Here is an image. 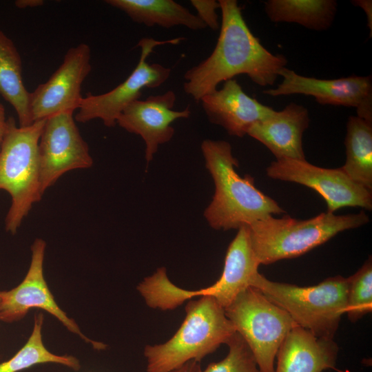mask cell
<instances>
[{
  "label": "cell",
  "instance_id": "6da1fadb",
  "mask_svg": "<svg viewBox=\"0 0 372 372\" xmlns=\"http://www.w3.org/2000/svg\"><path fill=\"white\" fill-rule=\"evenodd\" d=\"M220 34L211 54L184 74L185 92L199 102L221 82L245 74L256 85H273L287 58L273 54L254 36L236 0H219Z\"/></svg>",
  "mask_w": 372,
  "mask_h": 372
},
{
  "label": "cell",
  "instance_id": "7a4b0ae2",
  "mask_svg": "<svg viewBox=\"0 0 372 372\" xmlns=\"http://www.w3.org/2000/svg\"><path fill=\"white\" fill-rule=\"evenodd\" d=\"M201 150L215 185L212 200L204 211L213 229H238L285 212L276 200L255 186L252 176L241 177L236 172L238 162L229 143L206 139L202 142Z\"/></svg>",
  "mask_w": 372,
  "mask_h": 372
},
{
  "label": "cell",
  "instance_id": "3957f363",
  "mask_svg": "<svg viewBox=\"0 0 372 372\" xmlns=\"http://www.w3.org/2000/svg\"><path fill=\"white\" fill-rule=\"evenodd\" d=\"M185 313L183 323L169 340L145 346L147 372H172L189 361L200 362L227 344L236 332L224 308L211 297L189 301Z\"/></svg>",
  "mask_w": 372,
  "mask_h": 372
},
{
  "label": "cell",
  "instance_id": "277c9868",
  "mask_svg": "<svg viewBox=\"0 0 372 372\" xmlns=\"http://www.w3.org/2000/svg\"><path fill=\"white\" fill-rule=\"evenodd\" d=\"M369 222V216L362 211L346 215L323 212L306 220L270 216L247 226L256 257L260 265H269L303 255L338 233Z\"/></svg>",
  "mask_w": 372,
  "mask_h": 372
},
{
  "label": "cell",
  "instance_id": "5b68a950",
  "mask_svg": "<svg viewBox=\"0 0 372 372\" xmlns=\"http://www.w3.org/2000/svg\"><path fill=\"white\" fill-rule=\"evenodd\" d=\"M45 120L17 126L8 118V128L0 149V191L11 196L5 219L6 231L15 234L32 206L41 200L39 141Z\"/></svg>",
  "mask_w": 372,
  "mask_h": 372
},
{
  "label": "cell",
  "instance_id": "8992f818",
  "mask_svg": "<svg viewBox=\"0 0 372 372\" xmlns=\"http://www.w3.org/2000/svg\"><path fill=\"white\" fill-rule=\"evenodd\" d=\"M347 286V278L340 275L317 285L299 287L269 280L260 273L251 285L287 311L298 326L327 338H333L346 313Z\"/></svg>",
  "mask_w": 372,
  "mask_h": 372
},
{
  "label": "cell",
  "instance_id": "52a82bcc",
  "mask_svg": "<svg viewBox=\"0 0 372 372\" xmlns=\"http://www.w3.org/2000/svg\"><path fill=\"white\" fill-rule=\"evenodd\" d=\"M260 265L251 247L249 227L244 225L229 244L223 273L214 284L196 291L185 290L174 285L166 271H159L147 283V302L151 308L171 310L192 298L209 296L225 309L239 293L251 287Z\"/></svg>",
  "mask_w": 372,
  "mask_h": 372
},
{
  "label": "cell",
  "instance_id": "ba28073f",
  "mask_svg": "<svg viewBox=\"0 0 372 372\" xmlns=\"http://www.w3.org/2000/svg\"><path fill=\"white\" fill-rule=\"evenodd\" d=\"M225 313L251 349L261 372H274L283 340L298 326L284 309L249 287L225 309Z\"/></svg>",
  "mask_w": 372,
  "mask_h": 372
},
{
  "label": "cell",
  "instance_id": "9c48e42d",
  "mask_svg": "<svg viewBox=\"0 0 372 372\" xmlns=\"http://www.w3.org/2000/svg\"><path fill=\"white\" fill-rule=\"evenodd\" d=\"M183 38L157 41L152 38H142L137 47L141 56L137 65L130 76L113 90L101 94L88 93L83 96L74 116L76 121L86 123L101 119L107 127H114L124 109L132 102L139 99L143 88H156L169 77L171 69L159 63L147 61L153 49L160 45L176 44Z\"/></svg>",
  "mask_w": 372,
  "mask_h": 372
},
{
  "label": "cell",
  "instance_id": "30bf717a",
  "mask_svg": "<svg viewBox=\"0 0 372 372\" xmlns=\"http://www.w3.org/2000/svg\"><path fill=\"white\" fill-rule=\"evenodd\" d=\"M274 180L292 182L311 188L325 200L327 212L345 207L372 209L371 191L352 180L341 168L318 167L306 160L283 158L273 161L266 169Z\"/></svg>",
  "mask_w": 372,
  "mask_h": 372
},
{
  "label": "cell",
  "instance_id": "8fae6325",
  "mask_svg": "<svg viewBox=\"0 0 372 372\" xmlns=\"http://www.w3.org/2000/svg\"><path fill=\"white\" fill-rule=\"evenodd\" d=\"M45 242L37 238L31 245V261L22 282L8 291H0V320L12 323L23 319L28 311L39 308L59 320L70 332L97 350L105 349L107 345L94 341L85 335L74 320L69 318L57 304L48 288L43 274Z\"/></svg>",
  "mask_w": 372,
  "mask_h": 372
},
{
  "label": "cell",
  "instance_id": "7c38bea8",
  "mask_svg": "<svg viewBox=\"0 0 372 372\" xmlns=\"http://www.w3.org/2000/svg\"><path fill=\"white\" fill-rule=\"evenodd\" d=\"M40 185L43 194L68 172L87 169L93 159L75 123L74 112L45 119L39 141Z\"/></svg>",
  "mask_w": 372,
  "mask_h": 372
},
{
  "label": "cell",
  "instance_id": "4fadbf2b",
  "mask_svg": "<svg viewBox=\"0 0 372 372\" xmlns=\"http://www.w3.org/2000/svg\"><path fill=\"white\" fill-rule=\"evenodd\" d=\"M282 81L276 88L263 91L271 96L303 94L313 96L320 105L354 107L357 116L372 123V79L371 75L335 79H320L297 74L284 68Z\"/></svg>",
  "mask_w": 372,
  "mask_h": 372
},
{
  "label": "cell",
  "instance_id": "5bb4252c",
  "mask_svg": "<svg viewBox=\"0 0 372 372\" xmlns=\"http://www.w3.org/2000/svg\"><path fill=\"white\" fill-rule=\"evenodd\" d=\"M91 50L86 43L70 48L50 79L30 92L33 121L78 110L83 96L81 86L92 70Z\"/></svg>",
  "mask_w": 372,
  "mask_h": 372
},
{
  "label": "cell",
  "instance_id": "9a60e30c",
  "mask_svg": "<svg viewBox=\"0 0 372 372\" xmlns=\"http://www.w3.org/2000/svg\"><path fill=\"white\" fill-rule=\"evenodd\" d=\"M176 101L172 90L137 99L128 105L117 119L116 124L130 133L140 136L145 144V158L151 161L158 147L172 138L175 130L172 123L191 114L189 107L174 110Z\"/></svg>",
  "mask_w": 372,
  "mask_h": 372
},
{
  "label": "cell",
  "instance_id": "2e32d148",
  "mask_svg": "<svg viewBox=\"0 0 372 372\" xmlns=\"http://www.w3.org/2000/svg\"><path fill=\"white\" fill-rule=\"evenodd\" d=\"M200 101L210 123L239 138L247 134L255 123L274 110L247 94L233 79L225 81L220 89L205 95Z\"/></svg>",
  "mask_w": 372,
  "mask_h": 372
},
{
  "label": "cell",
  "instance_id": "e0dca14e",
  "mask_svg": "<svg viewBox=\"0 0 372 372\" xmlns=\"http://www.w3.org/2000/svg\"><path fill=\"white\" fill-rule=\"evenodd\" d=\"M309 123L308 110L291 102L255 123L247 134L266 146L276 160H306L302 136Z\"/></svg>",
  "mask_w": 372,
  "mask_h": 372
},
{
  "label": "cell",
  "instance_id": "ac0fdd59",
  "mask_svg": "<svg viewBox=\"0 0 372 372\" xmlns=\"http://www.w3.org/2000/svg\"><path fill=\"white\" fill-rule=\"evenodd\" d=\"M338 349L333 338H318L309 331L296 326L287 333L278 350L274 372L337 370Z\"/></svg>",
  "mask_w": 372,
  "mask_h": 372
},
{
  "label": "cell",
  "instance_id": "d6986e66",
  "mask_svg": "<svg viewBox=\"0 0 372 372\" xmlns=\"http://www.w3.org/2000/svg\"><path fill=\"white\" fill-rule=\"evenodd\" d=\"M105 3L148 27L184 26L192 30L206 28L196 14L173 0H107Z\"/></svg>",
  "mask_w": 372,
  "mask_h": 372
},
{
  "label": "cell",
  "instance_id": "ffe728a7",
  "mask_svg": "<svg viewBox=\"0 0 372 372\" xmlns=\"http://www.w3.org/2000/svg\"><path fill=\"white\" fill-rule=\"evenodd\" d=\"M0 94L14 109L19 126L34 121L30 108V92L23 81L22 61L14 42L0 30Z\"/></svg>",
  "mask_w": 372,
  "mask_h": 372
},
{
  "label": "cell",
  "instance_id": "44dd1931",
  "mask_svg": "<svg viewBox=\"0 0 372 372\" xmlns=\"http://www.w3.org/2000/svg\"><path fill=\"white\" fill-rule=\"evenodd\" d=\"M264 10L274 23H295L315 31L328 30L338 10L335 0H267Z\"/></svg>",
  "mask_w": 372,
  "mask_h": 372
},
{
  "label": "cell",
  "instance_id": "7402d4cb",
  "mask_svg": "<svg viewBox=\"0 0 372 372\" xmlns=\"http://www.w3.org/2000/svg\"><path fill=\"white\" fill-rule=\"evenodd\" d=\"M344 145L346 161L340 168L352 180L372 191V123L349 116Z\"/></svg>",
  "mask_w": 372,
  "mask_h": 372
},
{
  "label": "cell",
  "instance_id": "603a6c76",
  "mask_svg": "<svg viewBox=\"0 0 372 372\" xmlns=\"http://www.w3.org/2000/svg\"><path fill=\"white\" fill-rule=\"evenodd\" d=\"M44 316L34 315L32 333L25 344L7 361L0 363V372H18L36 364H59L74 371L81 368L79 360L72 355H60L50 352L45 347L42 339Z\"/></svg>",
  "mask_w": 372,
  "mask_h": 372
},
{
  "label": "cell",
  "instance_id": "cb8c5ba5",
  "mask_svg": "<svg viewBox=\"0 0 372 372\" xmlns=\"http://www.w3.org/2000/svg\"><path fill=\"white\" fill-rule=\"evenodd\" d=\"M346 313L355 322L372 310V260L369 258L356 273L347 278Z\"/></svg>",
  "mask_w": 372,
  "mask_h": 372
},
{
  "label": "cell",
  "instance_id": "d4e9b609",
  "mask_svg": "<svg viewBox=\"0 0 372 372\" xmlns=\"http://www.w3.org/2000/svg\"><path fill=\"white\" fill-rule=\"evenodd\" d=\"M226 344L229 347L227 356L210 363L201 372H261L251 349L238 332Z\"/></svg>",
  "mask_w": 372,
  "mask_h": 372
},
{
  "label": "cell",
  "instance_id": "484cf974",
  "mask_svg": "<svg viewBox=\"0 0 372 372\" xmlns=\"http://www.w3.org/2000/svg\"><path fill=\"white\" fill-rule=\"evenodd\" d=\"M191 5L197 12V17L206 27L212 30L220 28L218 16L216 10L220 8L218 1L216 0H191Z\"/></svg>",
  "mask_w": 372,
  "mask_h": 372
},
{
  "label": "cell",
  "instance_id": "4316f807",
  "mask_svg": "<svg viewBox=\"0 0 372 372\" xmlns=\"http://www.w3.org/2000/svg\"><path fill=\"white\" fill-rule=\"evenodd\" d=\"M351 3L361 8L366 13L367 25L370 30V37L372 35V1L371 0H353Z\"/></svg>",
  "mask_w": 372,
  "mask_h": 372
},
{
  "label": "cell",
  "instance_id": "83f0119b",
  "mask_svg": "<svg viewBox=\"0 0 372 372\" xmlns=\"http://www.w3.org/2000/svg\"><path fill=\"white\" fill-rule=\"evenodd\" d=\"M200 362L191 360L172 372H201Z\"/></svg>",
  "mask_w": 372,
  "mask_h": 372
},
{
  "label": "cell",
  "instance_id": "f1b7e54d",
  "mask_svg": "<svg viewBox=\"0 0 372 372\" xmlns=\"http://www.w3.org/2000/svg\"><path fill=\"white\" fill-rule=\"evenodd\" d=\"M8 118L6 116L4 106L0 103V149L8 128Z\"/></svg>",
  "mask_w": 372,
  "mask_h": 372
},
{
  "label": "cell",
  "instance_id": "f546056e",
  "mask_svg": "<svg viewBox=\"0 0 372 372\" xmlns=\"http://www.w3.org/2000/svg\"><path fill=\"white\" fill-rule=\"evenodd\" d=\"M44 3L43 0H17L14 2L15 6L21 9L26 8H35L42 6Z\"/></svg>",
  "mask_w": 372,
  "mask_h": 372
}]
</instances>
